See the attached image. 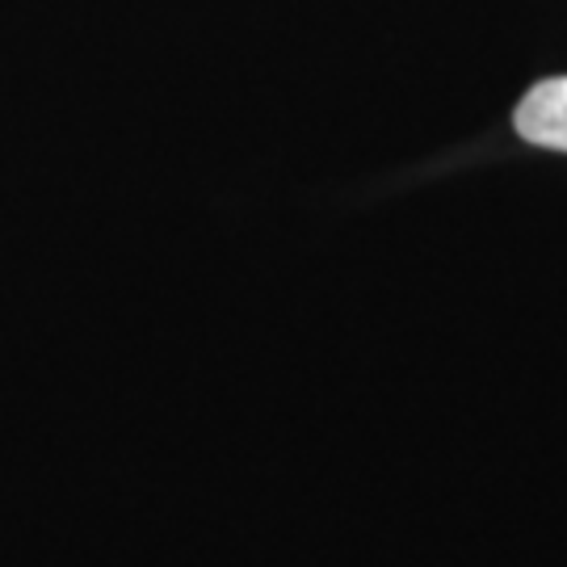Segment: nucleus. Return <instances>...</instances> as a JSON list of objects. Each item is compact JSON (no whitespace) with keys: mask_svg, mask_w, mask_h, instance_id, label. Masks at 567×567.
<instances>
[{"mask_svg":"<svg viewBox=\"0 0 567 567\" xmlns=\"http://www.w3.org/2000/svg\"><path fill=\"white\" fill-rule=\"evenodd\" d=\"M517 135L534 147H550V152H567V76L534 84L517 114H513Z\"/></svg>","mask_w":567,"mask_h":567,"instance_id":"nucleus-1","label":"nucleus"}]
</instances>
